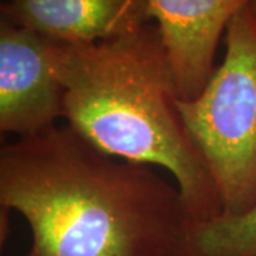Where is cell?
Segmentation results:
<instances>
[{
    "label": "cell",
    "instance_id": "cell-1",
    "mask_svg": "<svg viewBox=\"0 0 256 256\" xmlns=\"http://www.w3.org/2000/svg\"><path fill=\"white\" fill-rule=\"evenodd\" d=\"M0 208L28 222L24 256H180L191 222L176 184L68 126L2 148Z\"/></svg>",
    "mask_w": 256,
    "mask_h": 256
},
{
    "label": "cell",
    "instance_id": "cell-2",
    "mask_svg": "<svg viewBox=\"0 0 256 256\" xmlns=\"http://www.w3.org/2000/svg\"><path fill=\"white\" fill-rule=\"evenodd\" d=\"M53 67L68 127L108 156L165 170L191 220L220 216V192L178 110L174 74L154 22L100 43L56 42Z\"/></svg>",
    "mask_w": 256,
    "mask_h": 256
},
{
    "label": "cell",
    "instance_id": "cell-3",
    "mask_svg": "<svg viewBox=\"0 0 256 256\" xmlns=\"http://www.w3.org/2000/svg\"><path fill=\"white\" fill-rule=\"evenodd\" d=\"M225 54L198 97L178 100L185 127L218 188L222 214L256 204V18L249 6L230 20Z\"/></svg>",
    "mask_w": 256,
    "mask_h": 256
},
{
    "label": "cell",
    "instance_id": "cell-4",
    "mask_svg": "<svg viewBox=\"0 0 256 256\" xmlns=\"http://www.w3.org/2000/svg\"><path fill=\"white\" fill-rule=\"evenodd\" d=\"M56 42L0 14V131L26 138L63 118V84L53 67Z\"/></svg>",
    "mask_w": 256,
    "mask_h": 256
},
{
    "label": "cell",
    "instance_id": "cell-5",
    "mask_svg": "<svg viewBox=\"0 0 256 256\" xmlns=\"http://www.w3.org/2000/svg\"><path fill=\"white\" fill-rule=\"evenodd\" d=\"M162 37L180 100L200 96L215 70V54L230 20L250 0H148Z\"/></svg>",
    "mask_w": 256,
    "mask_h": 256
},
{
    "label": "cell",
    "instance_id": "cell-6",
    "mask_svg": "<svg viewBox=\"0 0 256 256\" xmlns=\"http://www.w3.org/2000/svg\"><path fill=\"white\" fill-rule=\"evenodd\" d=\"M0 14L64 44H92L151 23L148 0H4Z\"/></svg>",
    "mask_w": 256,
    "mask_h": 256
},
{
    "label": "cell",
    "instance_id": "cell-7",
    "mask_svg": "<svg viewBox=\"0 0 256 256\" xmlns=\"http://www.w3.org/2000/svg\"><path fill=\"white\" fill-rule=\"evenodd\" d=\"M180 256H256V204L235 216L191 220Z\"/></svg>",
    "mask_w": 256,
    "mask_h": 256
},
{
    "label": "cell",
    "instance_id": "cell-8",
    "mask_svg": "<svg viewBox=\"0 0 256 256\" xmlns=\"http://www.w3.org/2000/svg\"><path fill=\"white\" fill-rule=\"evenodd\" d=\"M249 9H250V12H252L254 18H256V0H250V3H249Z\"/></svg>",
    "mask_w": 256,
    "mask_h": 256
}]
</instances>
